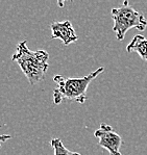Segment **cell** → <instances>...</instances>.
Masks as SVG:
<instances>
[{
  "instance_id": "1",
  "label": "cell",
  "mask_w": 147,
  "mask_h": 155,
  "mask_svg": "<svg viewBox=\"0 0 147 155\" xmlns=\"http://www.w3.org/2000/svg\"><path fill=\"white\" fill-rule=\"evenodd\" d=\"M49 54L45 50H30L26 41L18 44L17 50L12 56V61H16L21 71L32 85L37 84L44 79L49 68Z\"/></svg>"
},
{
  "instance_id": "2",
  "label": "cell",
  "mask_w": 147,
  "mask_h": 155,
  "mask_svg": "<svg viewBox=\"0 0 147 155\" xmlns=\"http://www.w3.org/2000/svg\"><path fill=\"white\" fill-rule=\"evenodd\" d=\"M103 71V67H99L94 72L79 78H66L60 74L55 75L53 77V81L56 84L53 91V102L60 104L63 100H67L84 104L87 100V90L90 83Z\"/></svg>"
},
{
  "instance_id": "3",
  "label": "cell",
  "mask_w": 147,
  "mask_h": 155,
  "mask_svg": "<svg viewBox=\"0 0 147 155\" xmlns=\"http://www.w3.org/2000/svg\"><path fill=\"white\" fill-rule=\"evenodd\" d=\"M112 18L114 21L113 31L118 41H122L126 32L132 28L143 31L147 27L145 16L130 6L129 1H124L120 6L114 8L112 9Z\"/></svg>"
},
{
  "instance_id": "4",
  "label": "cell",
  "mask_w": 147,
  "mask_h": 155,
  "mask_svg": "<svg viewBox=\"0 0 147 155\" xmlns=\"http://www.w3.org/2000/svg\"><path fill=\"white\" fill-rule=\"evenodd\" d=\"M94 135L98 139V146L108 150L110 155H122L120 148L123 140L111 125L101 123L100 127L94 132Z\"/></svg>"
},
{
  "instance_id": "5",
  "label": "cell",
  "mask_w": 147,
  "mask_h": 155,
  "mask_svg": "<svg viewBox=\"0 0 147 155\" xmlns=\"http://www.w3.org/2000/svg\"><path fill=\"white\" fill-rule=\"evenodd\" d=\"M51 39H58L63 42L65 46H68L71 43H75L78 37L74 30L72 23L66 20L63 22H53L50 24Z\"/></svg>"
},
{
  "instance_id": "6",
  "label": "cell",
  "mask_w": 147,
  "mask_h": 155,
  "mask_svg": "<svg viewBox=\"0 0 147 155\" xmlns=\"http://www.w3.org/2000/svg\"><path fill=\"white\" fill-rule=\"evenodd\" d=\"M126 51L129 53L137 52L143 61H147V39L142 35H135L132 42L127 45Z\"/></svg>"
},
{
  "instance_id": "7",
  "label": "cell",
  "mask_w": 147,
  "mask_h": 155,
  "mask_svg": "<svg viewBox=\"0 0 147 155\" xmlns=\"http://www.w3.org/2000/svg\"><path fill=\"white\" fill-rule=\"evenodd\" d=\"M52 149H53L54 155H80L77 152H72L68 150L67 148L64 146L63 142L61 139H53L51 140L50 143Z\"/></svg>"
},
{
  "instance_id": "8",
  "label": "cell",
  "mask_w": 147,
  "mask_h": 155,
  "mask_svg": "<svg viewBox=\"0 0 147 155\" xmlns=\"http://www.w3.org/2000/svg\"><path fill=\"white\" fill-rule=\"evenodd\" d=\"M1 127H2V125H0V128ZM11 139H12V137L8 134H0V149H1V146H2L3 143L8 142V140H11Z\"/></svg>"
}]
</instances>
